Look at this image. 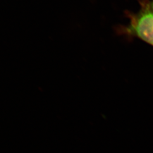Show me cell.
Listing matches in <instances>:
<instances>
[{
    "mask_svg": "<svg viewBox=\"0 0 153 153\" xmlns=\"http://www.w3.org/2000/svg\"><path fill=\"white\" fill-rule=\"evenodd\" d=\"M140 8L136 13H128V25L119 33L140 39L153 47V0H140Z\"/></svg>",
    "mask_w": 153,
    "mask_h": 153,
    "instance_id": "1",
    "label": "cell"
}]
</instances>
